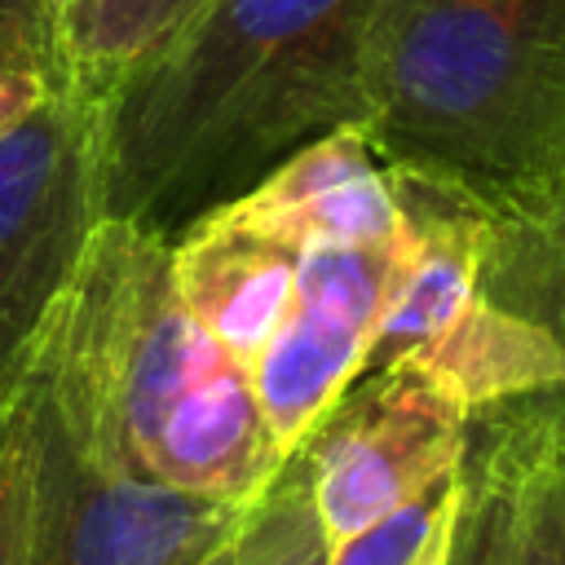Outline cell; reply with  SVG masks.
<instances>
[{"label":"cell","instance_id":"6da1fadb","mask_svg":"<svg viewBox=\"0 0 565 565\" xmlns=\"http://www.w3.org/2000/svg\"><path fill=\"white\" fill-rule=\"evenodd\" d=\"M375 0H203L97 106L102 216L177 238L305 141L362 128Z\"/></svg>","mask_w":565,"mask_h":565},{"label":"cell","instance_id":"7a4b0ae2","mask_svg":"<svg viewBox=\"0 0 565 565\" xmlns=\"http://www.w3.org/2000/svg\"><path fill=\"white\" fill-rule=\"evenodd\" d=\"M26 380L106 463L247 508L282 468L247 371L172 282V238L102 216L22 358Z\"/></svg>","mask_w":565,"mask_h":565},{"label":"cell","instance_id":"3957f363","mask_svg":"<svg viewBox=\"0 0 565 565\" xmlns=\"http://www.w3.org/2000/svg\"><path fill=\"white\" fill-rule=\"evenodd\" d=\"M362 137L388 177L486 221L565 181V0H375Z\"/></svg>","mask_w":565,"mask_h":565},{"label":"cell","instance_id":"277c9868","mask_svg":"<svg viewBox=\"0 0 565 565\" xmlns=\"http://www.w3.org/2000/svg\"><path fill=\"white\" fill-rule=\"evenodd\" d=\"M31 433V565H199L234 539L243 508L177 494L93 455L18 375Z\"/></svg>","mask_w":565,"mask_h":565},{"label":"cell","instance_id":"5b68a950","mask_svg":"<svg viewBox=\"0 0 565 565\" xmlns=\"http://www.w3.org/2000/svg\"><path fill=\"white\" fill-rule=\"evenodd\" d=\"M97 221V106L62 88L0 137V380H18Z\"/></svg>","mask_w":565,"mask_h":565},{"label":"cell","instance_id":"8992f818","mask_svg":"<svg viewBox=\"0 0 565 565\" xmlns=\"http://www.w3.org/2000/svg\"><path fill=\"white\" fill-rule=\"evenodd\" d=\"M472 411L415 366L362 371L296 446L331 547L455 477Z\"/></svg>","mask_w":565,"mask_h":565},{"label":"cell","instance_id":"52a82bcc","mask_svg":"<svg viewBox=\"0 0 565 565\" xmlns=\"http://www.w3.org/2000/svg\"><path fill=\"white\" fill-rule=\"evenodd\" d=\"M402 256L406 221L388 243L300 252L287 313L247 375L282 455H291L331 402L366 371Z\"/></svg>","mask_w":565,"mask_h":565},{"label":"cell","instance_id":"ba28073f","mask_svg":"<svg viewBox=\"0 0 565 565\" xmlns=\"http://www.w3.org/2000/svg\"><path fill=\"white\" fill-rule=\"evenodd\" d=\"M446 565H565V388L468 419Z\"/></svg>","mask_w":565,"mask_h":565},{"label":"cell","instance_id":"9c48e42d","mask_svg":"<svg viewBox=\"0 0 565 565\" xmlns=\"http://www.w3.org/2000/svg\"><path fill=\"white\" fill-rule=\"evenodd\" d=\"M212 216L291 252L362 247L402 234V203L393 177L353 124L305 141L252 190L212 207Z\"/></svg>","mask_w":565,"mask_h":565},{"label":"cell","instance_id":"30bf717a","mask_svg":"<svg viewBox=\"0 0 565 565\" xmlns=\"http://www.w3.org/2000/svg\"><path fill=\"white\" fill-rule=\"evenodd\" d=\"M300 252L216 221H190L172 238V282L199 327L252 375L274 340L296 278Z\"/></svg>","mask_w":565,"mask_h":565},{"label":"cell","instance_id":"8fae6325","mask_svg":"<svg viewBox=\"0 0 565 565\" xmlns=\"http://www.w3.org/2000/svg\"><path fill=\"white\" fill-rule=\"evenodd\" d=\"M415 371L433 375L450 388L472 415L512 397L561 393L565 388V349L552 344L521 318L499 313L494 305L472 300V309L415 362Z\"/></svg>","mask_w":565,"mask_h":565},{"label":"cell","instance_id":"7c38bea8","mask_svg":"<svg viewBox=\"0 0 565 565\" xmlns=\"http://www.w3.org/2000/svg\"><path fill=\"white\" fill-rule=\"evenodd\" d=\"M477 291L565 349V181L539 203L486 221Z\"/></svg>","mask_w":565,"mask_h":565},{"label":"cell","instance_id":"4fadbf2b","mask_svg":"<svg viewBox=\"0 0 565 565\" xmlns=\"http://www.w3.org/2000/svg\"><path fill=\"white\" fill-rule=\"evenodd\" d=\"M203 0H75L57 26L66 88L102 106L159 44H168Z\"/></svg>","mask_w":565,"mask_h":565},{"label":"cell","instance_id":"5bb4252c","mask_svg":"<svg viewBox=\"0 0 565 565\" xmlns=\"http://www.w3.org/2000/svg\"><path fill=\"white\" fill-rule=\"evenodd\" d=\"M331 543L318 525L309 472L300 450L282 459L274 481L243 508L234 534V565H327Z\"/></svg>","mask_w":565,"mask_h":565},{"label":"cell","instance_id":"9a60e30c","mask_svg":"<svg viewBox=\"0 0 565 565\" xmlns=\"http://www.w3.org/2000/svg\"><path fill=\"white\" fill-rule=\"evenodd\" d=\"M62 88L66 75L53 35L22 18H0V137L31 119Z\"/></svg>","mask_w":565,"mask_h":565},{"label":"cell","instance_id":"2e32d148","mask_svg":"<svg viewBox=\"0 0 565 565\" xmlns=\"http://www.w3.org/2000/svg\"><path fill=\"white\" fill-rule=\"evenodd\" d=\"M450 494H455V477L441 481L437 490H428V494L393 508L388 516L371 521L362 534L344 539L340 547H331V561L327 565H415V556L428 543V534H433L437 516L446 512Z\"/></svg>","mask_w":565,"mask_h":565},{"label":"cell","instance_id":"e0dca14e","mask_svg":"<svg viewBox=\"0 0 565 565\" xmlns=\"http://www.w3.org/2000/svg\"><path fill=\"white\" fill-rule=\"evenodd\" d=\"M0 565H31V433L18 397L0 437Z\"/></svg>","mask_w":565,"mask_h":565},{"label":"cell","instance_id":"ac0fdd59","mask_svg":"<svg viewBox=\"0 0 565 565\" xmlns=\"http://www.w3.org/2000/svg\"><path fill=\"white\" fill-rule=\"evenodd\" d=\"M450 516H455V494H450V503H446V512L437 516V525H433V534H428V543L419 547V556H415V565H446V556H450Z\"/></svg>","mask_w":565,"mask_h":565},{"label":"cell","instance_id":"d6986e66","mask_svg":"<svg viewBox=\"0 0 565 565\" xmlns=\"http://www.w3.org/2000/svg\"><path fill=\"white\" fill-rule=\"evenodd\" d=\"M0 18H22V22H31V26H44V31L53 35V44H57V31H53V18H49L44 0H0ZM57 62H62V57H57Z\"/></svg>","mask_w":565,"mask_h":565},{"label":"cell","instance_id":"ffe728a7","mask_svg":"<svg viewBox=\"0 0 565 565\" xmlns=\"http://www.w3.org/2000/svg\"><path fill=\"white\" fill-rule=\"evenodd\" d=\"M22 375V371H18ZM13 397H18V380H0V437H4V424L13 415Z\"/></svg>","mask_w":565,"mask_h":565},{"label":"cell","instance_id":"44dd1931","mask_svg":"<svg viewBox=\"0 0 565 565\" xmlns=\"http://www.w3.org/2000/svg\"><path fill=\"white\" fill-rule=\"evenodd\" d=\"M234 534H238V530H234ZM199 565H234V539H230V543H221V547H216L212 556H203Z\"/></svg>","mask_w":565,"mask_h":565},{"label":"cell","instance_id":"7402d4cb","mask_svg":"<svg viewBox=\"0 0 565 565\" xmlns=\"http://www.w3.org/2000/svg\"><path fill=\"white\" fill-rule=\"evenodd\" d=\"M71 4H75V0H44V9H49V18H53V31L62 26V18H66Z\"/></svg>","mask_w":565,"mask_h":565}]
</instances>
